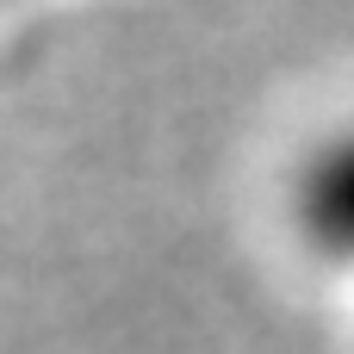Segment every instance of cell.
Here are the masks:
<instances>
[{
    "instance_id": "6da1fadb",
    "label": "cell",
    "mask_w": 354,
    "mask_h": 354,
    "mask_svg": "<svg viewBox=\"0 0 354 354\" xmlns=\"http://www.w3.org/2000/svg\"><path fill=\"white\" fill-rule=\"evenodd\" d=\"M292 224L324 261L354 268V124L336 131L330 143H317L311 162L299 168Z\"/></svg>"
}]
</instances>
